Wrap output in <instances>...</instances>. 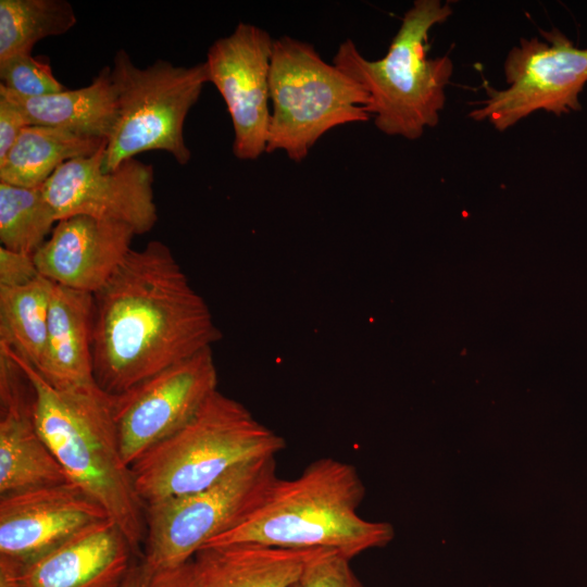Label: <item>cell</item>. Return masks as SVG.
Masks as SVG:
<instances>
[{
  "label": "cell",
  "mask_w": 587,
  "mask_h": 587,
  "mask_svg": "<svg viewBox=\"0 0 587 587\" xmlns=\"http://www.w3.org/2000/svg\"><path fill=\"white\" fill-rule=\"evenodd\" d=\"M107 143V139L86 137L57 127L27 126L0 160V182L41 188L63 163L91 155Z\"/></svg>",
  "instance_id": "ffe728a7"
},
{
  "label": "cell",
  "mask_w": 587,
  "mask_h": 587,
  "mask_svg": "<svg viewBox=\"0 0 587 587\" xmlns=\"http://www.w3.org/2000/svg\"><path fill=\"white\" fill-rule=\"evenodd\" d=\"M27 126L30 124L20 107L0 96V160L8 154Z\"/></svg>",
  "instance_id": "4316f807"
},
{
  "label": "cell",
  "mask_w": 587,
  "mask_h": 587,
  "mask_svg": "<svg viewBox=\"0 0 587 587\" xmlns=\"http://www.w3.org/2000/svg\"><path fill=\"white\" fill-rule=\"evenodd\" d=\"M20 570L15 563L0 558V587H22Z\"/></svg>",
  "instance_id": "f1b7e54d"
},
{
  "label": "cell",
  "mask_w": 587,
  "mask_h": 587,
  "mask_svg": "<svg viewBox=\"0 0 587 587\" xmlns=\"http://www.w3.org/2000/svg\"><path fill=\"white\" fill-rule=\"evenodd\" d=\"M216 386V367L208 347L114 395V421L125 462L132 465L186 425Z\"/></svg>",
  "instance_id": "30bf717a"
},
{
  "label": "cell",
  "mask_w": 587,
  "mask_h": 587,
  "mask_svg": "<svg viewBox=\"0 0 587 587\" xmlns=\"http://www.w3.org/2000/svg\"><path fill=\"white\" fill-rule=\"evenodd\" d=\"M222 337L202 297L159 240L132 249L93 294L98 386L123 394Z\"/></svg>",
  "instance_id": "6da1fadb"
},
{
  "label": "cell",
  "mask_w": 587,
  "mask_h": 587,
  "mask_svg": "<svg viewBox=\"0 0 587 587\" xmlns=\"http://www.w3.org/2000/svg\"><path fill=\"white\" fill-rule=\"evenodd\" d=\"M76 22L66 0H0V61L32 53L36 42L65 34Z\"/></svg>",
  "instance_id": "7402d4cb"
},
{
  "label": "cell",
  "mask_w": 587,
  "mask_h": 587,
  "mask_svg": "<svg viewBox=\"0 0 587 587\" xmlns=\"http://www.w3.org/2000/svg\"><path fill=\"white\" fill-rule=\"evenodd\" d=\"M294 587H299V584L295 585Z\"/></svg>",
  "instance_id": "4dcf8cb0"
},
{
  "label": "cell",
  "mask_w": 587,
  "mask_h": 587,
  "mask_svg": "<svg viewBox=\"0 0 587 587\" xmlns=\"http://www.w3.org/2000/svg\"><path fill=\"white\" fill-rule=\"evenodd\" d=\"M7 347L33 386L36 426L68 480L105 510L141 559L146 537L145 503L136 490L130 465L120 449L114 395L103 391L98 384L55 388Z\"/></svg>",
  "instance_id": "7a4b0ae2"
},
{
  "label": "cell",
  "mask_w": 587,
  "mask_h": 587,
  "mask_svg": "<svg viewBox=\"0 0 587 587\" xmlns=\"http://www.w3.org/2000/svg\"><path fill=\"white\" fill-rule=\"evenodd\" d=\"M58 218L41 188L0 182V241L12 251L35 254Z\"/></svg>",
  "instance_id": "603a6c76"
},
{
  "label": "cell",
  "mask_w": 587,
  "mask_h": 587,
  "mask_svg": "<svg viewBox=\"0 0 587 587\" xmlns=\"http://www.w3.org/2000/svg\"><path fill=\"white\" fill-rule=\"evenodd\" d=\"M270 99L266 152L284 151L294 162L330 129L370 117L363 86L325 62L313 45L290 36L274 39Z\"/></svg>",
  "instance_id": "8992f818"
},
{
  "label": "cell",
  "mask_w": 587,
  "mask_h": 587,
  "mask_svg": "<svg viewBox=\"0 0 587 587\" xmlns=\"http://www.w3.org/2000/svg\"><path fill=\"white\" fill-rule=\"evenodd\" d=\"M285 447V439L243 404L216 390L186 425L147 450L130 469L146 505L201 490L235 466L276 457Z\"/></svg>",
  "instance_id": "5b68a950"
},
{
  "label": "cell",
  "mask_w": 587,
  "mask_h": 587,
  "mask_svg": "<svg viewBox=\"0 0 587 587\" xmlns=\"http://www.w3.org/2000/svg\"><path fill=\"white\" fill-rule=\"evenodd\" d=\"M1 84L23 97H42L66 88L54 77L48 61L32 53L15 54L0 61Z\"/></svg>",
  "instance_id": "cb8c5ba5"
},
{
  "label": "cell",
  "mask_w": 587,
  "mask_h": 587,
  "mask_svg": "<svg viewBox=\"0 0 587 587\" xmlns=\"http://www.w3.org/2000/svg\"><path fill=\"white\" fill-rule=\"evenodd\" d=\"M145 587H204L192 559L180 565L155 571L148 575Z\"/></svg>",
  "instance_id": "83f0119b"
},
{
  "label": "cell",
  "mask_w": 587,
  "mask_h": 587,
  "mask_svg": "<svg viewBox=\"0 0 587 587\" xmlns=\"http://www.w3.org/2000/svg\"><path fill=\"white\" fill-rule=\"evenodd\" d=\"M51 287L41 275L24 286H0V341L37 371L46 357Z\"/></svg>",
  "instance_id": "44dd1931"
},
{
  "label": "cell",
  "mask_w": 587,
  "mask_h": 587,
  "mask_svg": "<svg viewBox=\"0 0 587 587\" xmlns=\"http://www.w3.org/2000/svg\"><path fill=\"white\" fill-rule=\"evenodd\" d=\"M350 562L338 551L323 550L308 563L299 587H364Z\"/></svg>",
  "instance_id": "d4e9b609"
},
{
  "label": "cell",
  "mask_w": 587,
  "mask_h": 587,
  "mask_svg": "<svg viewBox=\"0 0 587 587\" xmlns=\"http://www.w3.org/2000/svg\"><path fill=\"white\" fill-rule=\"evenodd\" d=\"M71 483L40 435L33 386L0 342V496Z\"/></svg>",
  "instance_id": "5bb4252c"
},
{
  "label": "cell",
  "mask_w": 587,
  "mask_h": 587,
  "mask_svg": "<svg viewBox=\"0 0 587 587\" xmlns=\"http://www.w3.org/2000/svg\"><path fill=\"white\" fill-rule=\"evenodd\" d=\"M273 43L265 29L239 22L207 52L208 80L226 103L234 129L233 153L239 160L253 161L266 152Z\"/></svg>",
  "instance_id": "8fae6325"
},
{
  "label": "cell",
  "mask_w": 587,
  "mask_h": 587,
  "mask_svg": "<svg viewBox=\"0 0 587 587\" xmlns=\"http://www.w3.org/2000/svg\"><path fill=\"white\" fill-rule=\"evenodd\" d=\"M105 148L63 163L43 184L42 193L58 221L89 215L125 223L136 235L146 234L158 221L153 166L134 158L104 172Z\"/></svg>",
  "instance_id": "7c38bea8"
},
{
  "label": "cell",
  "mask_w": 587,
  "mask_h": 587,
  "mask_svg": "<svg viewBox=\"0 0 587 587\" xmlns=\"http://www.w3.org/2000/svg\"><path fill=\"white\" fill-rule=\"evenodd\" d=\"M135 235L122 222L73 215L57 222L34 260L39 275L50 282L95 294L129 253Z\"/></svg>",
  "instance_id": "9a60e30c"
},
{
  "label": "cell",
  "mask_w": 587,
  "mask_h": 587,
  "mask_svg": "<svg viewBox=\"0 0 587 587\" xmlns=\"http://www.w3.org/2000/svg\"><path fill=\"white\" fill-rule=\"evenodd\" d=\"M365 486L345 461L321 458L292 479L278 478L243 522L207 546L255 542L298 549H329L353 559L394 538L387 522L358 514Z\"/></svg>",
  "instance_id": "3957f363"
},
{
  "label": "cell",
  "mask_w": 587,
  "mask_h": 587,
  "mask_svg": "<svg viewBox=\"0 0 587 587\" xmlns=\"http://www.w3.org/2000/svg\"><path fill=\"white\" fill-rule=\"evenodd\" d=\"M0 96L18 105L30 125L57 127L86 137L108 140L117 120L116 91L110 66L102 67L83 88L32 98L0 85Z\"/></svg>",
  "instance_id": "d6986e66"
},
{
  "label": "cell",
  "mask_w": 587,
  "mask_h": 587,
  "mask_svg": "<svg viewBox=\"0 0 587 587\" xmlns=\"http://www.w3.org/2000/svg\"><path fill=\"white\" fill-rule=\"evenodd\" d=\"M545 40L521 38L508 53L503 72L508 87L484 84L487 99L470 112L504 132L536 111L558 116L580 110L587 84V48L580 49L558 28L540 29Z\"/></svg>",
  "instance_id": "9c48e42d"
},
{
  "label": "cell",
  "mask_w": 587,
  "mask_h": 587,
  "mask_svg": "<svg viewBox=\"0 0 587 587\" xmlns=\"http://www.w3.org/2000/svg\"><path fill=\"white\" fill-rule=\"evenodd\" d=\"M93 294L52 283L46 357L38 371L55 388L97 385L92 365Z\"/></svg>",
  "instance_id": "e0dca14e"
},
{
  "label": "cell",
  "mask_w": 587,
  "mask_h": 587,
  "mask_svg": "<svg viewBox=\"0 0 587 587\" xmlns=\"http://www.w3.org/2000/svg\"><path fill=\"white\" fill-rule=\"evenodd\" d=\"M323 550L235 542L203 547L192 561L204 587H294Z\"/></svg>",
  "instance_id": "ac0fdd59"
},
{
  "label": "cell",
  "mask_w": 587,
  "mask_h": 587,
  "mask_svg": "<svg viewBox=\"0 0 587 587\" xmlns=\"http://www.w3.org/2000/svg\"><path fill=\"white\" fill-rule=\"evenodd\" d=\"M451 14L448 1H414L379 60L363 57L351 39L339 45L333 64L367 91V112L382 133L415 140L438 124L453 64L448 55L427 57L428 34Z\"/></svg>",
  "instance_id": "277c9868"
},
{
  "label": "cell",
  "mask_w": 587,
  "mask_h": 587,
  "mask_svg": "<svg viewBox=\"0 0 587 587\" xmlns=\"http://www.w3.org/2000/svg\"><path fill=\"white\" fill-rule=\"evenodd\" d=\"M149 573L146 571L141 563V559H138L132 567L123 587H145Z\"/></svg>",
  "instance_id": "f546056e"
},
{
  "label": "cell",
  "mask_w": 587,
  "mask_h": 587,
  "mask_svg": "<svg viewBox=\"0 0 587 587\" xmlns=\"http://www.w3.org/2000/svg\"><path fill=\"white\" fill-rule=\"evenodd\" d=\"M117 120L108 139L103 171L111 172L137 154L162 150L185 165L191 152L184 123L209 83L204 62L191 66L157 60L140 68L120 49L111 67Z\"/></svg>",
  "instance_id": "52a82bcc"
},
{
  "label": "cell",
  "mask_w": 587,
  "mask_h": 587,
  "mask_svg": "<svg viewBox=\"0 0 587 587\" xmlns=\"http://www.w3.org/2000/svg\"><path fill=\"white\" fill-rule=\"evenodd\" d=\"M39 276L34 254L0 247V286H24Z\"/></svg>",
  "instance_id": "484cf974"
},
{
  "label": "cell",
  "mask_w": 587,
  "mask_h": 587,
  "mask_svg": "<svg viewBox=\"0 0 587 587\" xmlns=\"http://www.w3.org/2000/svg\"><path fill=\"white\" fill-rule=\"evenodd\" d=\"M105 519V510L72 483L0 496V558L23 567Z\"/></svg>",
  "instance_id": "4fadbf2b"
},
{
  "label": "cell",
  "mask_w": 587,
  "mask_h": 587,
  "mask_svg": "<svg viewBox=\"0 0 587 587\" xmlns=\"http://www.w3.org/2000/svg\"><path fill=\"white\" fill-rule=\"evenodd\" d=\"M140 559L122 529L105 519L21 567L22 587H123Z\"/></svg>",
  "instance_id": "2e32d148"
},
{
  "label": "cell",
  "mask_w": 587,
  "mask_h": 587,
  "mask_svg": "<svg viewBox=\"0 0 587 587\" xmlns=\"http://www.w3.org/2000/svg\"><path fill=\"white\" fill-rule=\"evenodd\" d=\"M278 478L276 457H266L235 466L196 492L146 504V571L151 574L193 559L259 508Z\"/></svg>",
  "instance_id": "ba28073f"
}]
</instances>
